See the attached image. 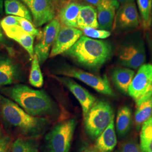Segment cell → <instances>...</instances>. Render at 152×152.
Wrapping results in <instances>:
<instances>
[{
	"label": "cell",
	"mask_w": 152,
	"mask_h": 152,
	"mask_svg": "<svg viewBox=\"0 0 152 152\" xmlns=\"http://www.w3.org/2000/svg\"><path fill=\"white\" fill-rule=\"evenodd\" d=\"M22 78L21 68L16 61L9 56H1L0 87L15 85Z\"/></svg>",
	"instance_id": "cell-14"
},
{
	"label": "cell",
	"mask_w": 152,
	"mask_h": 152,
	"mask_svg": "<svg viewBox=\"0 0 152 152\" xmlns=\"http://www.w3.org/2000/svg\"><path fill=\"white\" fill-rule=\"evenodd\" d=\"M139 147L142 152H152V116L141 126Z\"/></svg>",
	"instance_id": "cell-24"
},
{
	"label": "cell",
	"mask_w": 152,
	"mask_h": 152,
	"mask_svg": "<svg viewBox=\"0 0 152 152\" xmlns=\"http://www.w3.org/2000/svg\"><path fill=\"white\" fill-rule=\"evenodd\" d=\"M147 59L145 43L141 31L129 33L118 50L117 61L122 66L137 69L145 64Z\"/></svg>",
	"instance_id": "cell-4"
},
{
	"label": "cell",
	"mask_w": 152,
	"mask_h": 152,
	"mask_svg": "<svg viewBox=\"0 0 152 152\" xmlns=\"http://www.w3.org/2000/svg\"><path fill=\"white\" fill-rule=\"evenodd\" d=\"M34 38V36L24 32L18 35L13 39V40L15 41L18 44L20 45L27 51L31 59H33L34 55L33 47Z\"/></svg>",
	"instance_id": "cell-27"
},
{
	"label": "cell",
	"mask_w": 152,
	"mask_h": 152,
	"mask_svg": "<svg viewBox=\"0 0 152 152\" xmlns=\"http://www.w3.org/2000/svg\"><path fill=\"white\" fill-rule=\"evenodd\" d=\"M4 8L6 14L13 16H18L33 22L32 16L26 6L19 0H5Z\"/></svg>",
	"instance_id": "cell-21"
},
{
	"label": "cell",
	"mask_w": 152,
	"mask_h": 152,
	"mask_svg": "<svg viewBox=\"0 0 152 152\" xmlns=\"http://www.w3.org/2000/svg\"><path fill=\"white\" fill-rule=\"evenodd\" d=\"M111 78L115 86L121 92L127 94L135 75L134 70L124 66L115 67L111 71Z\"/></svg>",
	"instance_id": "cell-18"
},
{
	"label": "cell",
	"mask_w": 152,
	"mask_h": 152,
	"mask_svg": "<svg viewBox=\"0 0 152 152\" xmlns=\"http://www.w3.org/2000/svg\"><path fill=\"white\" fill-rule=\"evenodd\" d=\"M55 7L56 11H58L61 7H62L66 3L69 2L70 0H52Z\"/></svg>",
	"instance_id": "cell-33"
},
{
	"label": "cell",
	"mask_w": 152,
	"mask_h": 152,
	"mask_svg": "<svg viewBox=\"0 0 152 152\" xmlns=\"http://www.w3.org/2000/svg\"><path fill=\"white\" fill-rule=\"evenodd\" d=\"M0 118L22 137L37 139L43 135L51 124L49 118L33 117L17 104L0 94Z\"/></svg>",
	"instance_id": "cell-2"
},
{
	"label": "cell",
	"mask_w": 152,
	"mask_h": 152,
	"mask_svg": "<svg viewBox=\"0 0 152 152\" xmlns=\"http://www.w3.org/2000/svg\"><path fill=\"white\" fill-rule=\"evenodd\" d=\"M38 147L36 139L21 136L12 144L11 152H38Z\"/></svg>",
	"instance_id": "cell-25"
},
{
	"label": "cell",
	"mask_w": 152,
	"mask_h": 152,
	"mask_svg": "<svg viewBox=\"0 0 152 152\" xmlns=\"http://www.w3.org/2000/svg\"><path fill=\"white\" fill-rule=\"evenodd\" d=\"M152 116V95L141 103L136 105L135 122L137 130H139L142 124Z\"/></svg>",
	"instance_id": "cell-22"
},
{
	"label": "cell",
	"mask_w": 152,
	"mask_h": 152,
	"mask_svg": "<svg viewBox=\"0 0 152 152\" xmlns=\"http://www.w3.org/2000/svg\"><path fill=\"white\" fill-rule=\"evenodd\" d=\"M120 4L116 0H102L96 7L99 29L110 31Z\"/></svg>",
	"instance_id": "cell-15"
},
{
	"label": "cell",
	"mask_w": 152,
	"mask_h": 152,
	"mask_svg": "<svg viewBox=\"0 0 152 152\" xmlns=\"http://www.w3.org/2000/svg\"><path fill=\"white\" fill-rule=\"evenodd\" d=\"M61 24L58 18H55L45 27L39 42L34 47V53L38 58L40 64L48 59L52 45L59 32Z\"/></svg>",
	"instance_id": "cell-10"
},
{
	"label": "cell",
	"mask_w": 152,
	"mask_h": 152,
	"mask_svg": "<svg viewBox=\"0 0 152 152\" xmlns=\"http://www.w3.org/2000/svg\"><path fill=\"white\" fill-rule=\"evenodd\" d=\"M129 95L136 105L152 95V64H144L141 66L133 78L129 88Z\"/></svg>",
	"instance_id": "cell-8"
},
{
	"label": "cell",
	"mask_w": 152,
	"mask_h": 152,
	"mask_svg": "<svg viewBox=\"0 0 152 152\" xmlns=\"http://www.w3.org/2000/svg\"><path fill=\"white\" fill-rule=\"evenodd\" d=\"M149 40H150V47H151V55H152V36L151 37Z\"/></svg>",
	"instance_id": "cell-39"
},
{
	"label": "cell",
	"mask_w": 152,
	"mask_h": 152,
	"mask_svg": "<svg viewBox=\"0 0 152 152\" xmlns=\"http://www.w3.org/2000/svg\"><path fill=\"white\" fill-rule=\"evenodd\" d=\"M56 74L72 77L85 83L96 91L109 96H114V93L110 86L107 77L96 76L68 64L59 66Z\"/></svg>",
	"instance_id": "cell-7"
},
{
	"label": "cell",
	"mask_w": 152,
	"mask_h": 152,
	"mask_svg": "<svg viewBox=\"0 0 152 152\" xmlns=\"http://www.w3.org/2000/svg\"><path fill=\"white\" fill-rule=\"evenodd\" d=\"M83 33L85 35L86 37L93 39H105L108 38L111 35L110 31L95 29L91 28H86L82 30Z\"/></svg>",
	"instance_id": "cell-29"
},
{
	"label": "cell",
	"mask_w": 152,
	"mask_h": 152,
	"mask_svg": "<svg viewBox=\"0 0 152 152\" xmlns=\"http://www.w3.org/2000/svg\"><path fill=\"white\" fill-rule=\"evenodd\" d=\"M1 27L2 28L11 27L12 26L19 25L18 22V16L9 15L6 16L0 21Z\"/></svg>",
	"instance_id": "cell-31"
},
{
	"label": "cell",
	"mask_w": 152,
	"mask_h": 152,
	"mask_svg": "<svg viewBox=\"0 0 152 152\" xmlns=\"http://www.w3.org/2000/svg\"><path fill=\"white\" fill-rule=\"evenodd\" d=\"M83 1L86 2L87 4H88L89 5L97 7V6L99 5V4L100 2L102 0H83Z\"/></svg>",
	"instance_id": "cell-35"
},
{
	"label": "cell",
	"mask_w": 152,
	"mask_h": 152,
	"mask_svg": "<svg viewBox=\"0 0 152 152\" xmlns=\"http://www.w3.org/2000/svg\"><path fill=\"white\" fill-rule=\"evenodd\" d=\"M82 34V31L78 28L61 26L49 56L53 58L64 53L76 44Z\"/></svg>",
	"instance_id": "cell-12"
},
{
	"label": "cell",
	"mask_w": 152,
	"mask_h": 152,
	"mask_svg": "<svg viewBox=\"0 0 152 152\" xmlns=\"http://www.w3.org/2000/svg\"><path fill=\"white\" fill-rule=\"evenodd\" d=\"M80 152H96L93 147L88 145H85L82 147Z\"/></svg>",
	"instance_id": "cell-34"
},
{
	"label": "cell",
	"mask_w": 152,
	"mask_h": 152,
	"mask_svg": "<svg viewBox=\"0 0 152 152\" xmlns=\"http://www.w3.org/2000/svg\"><path fill=\"white\" fill-rule=\"evenodd\" d=\"M51 77L61 83L76 97L81 105L83 116L85 117L90 109L91 108L92 105L96 102V99L95 97L90 92H88L86 89L69 77L54 75H52Z\"/></svg>",
	"instance_id": "cell-13"
},
{
	"label": "cell",
	"mask_w": 152,
	"mask_h": 152,
	"mask_svg": "<svg viewBox=\"0 0 152 152\" xmlns=\"http://www.w3.org/2000/svg\"><path fill=\"white\" fill-rule=\"evenodd\" d=\"M82 6L76 1L70 0L61 7L57 11L61 25L77 28V19Z\"/></svg>",
	"instance_id": "cell-16"
},
{
	"label": "cell",
	"mask_w": 152,
	"mask_h": 152,
	"mask_svg": "<svg viewBox=\"0 0 152 152\" xmlns=\"http://www.w3.org/2000/svg\"><path fill=\"white\" fill-rule=\"evenodd\" d=\"M1 92L33 117L49 118L59 114L58 105L44 90L18 83L1 88Z\"/></svg>",
	"instance_id": "cell-1"
},
{
	"label": "cell",
	"mask_w": 152,
	"mask_h": 152,
	"mask_svg": "<svg viewBox=\"0 0 152 152\" xmlns=\"http://www.w3.org/2000/svg\"><path fill=\"white\" fill-rule=\"evenodd\" d=\"M21 1L31 12L35 27H41L55 18L56 10L52 0Z\"/></svg>",
	"instance_id": "cell-11"
},
{
	"label": "cell",
	"mask_w": 152,
	"mask_h": 152,
	"mask_svg": "<svg viewBox=\"0 0 152 152\" xmlns=\"http://www.w3.org/2000/svg\"><path fill=\"white\" fill-rule=\"evenodd\" d=\"M29 81L32 86L37 88L42 87L44 84V77L36 55H34L32 61Z\"/></svg>",
	"instance_id": "cell-26"
},
{
	"label": "cell",
	"mask_w": 152,
	"mask_h": 152,
	"mask_svg": "<svg viewBox=\"0 0 152 152\" xmlns=\"http://www.w3.org/2000/svg\"><path fill=\"white\" fill-rule=\"evenodd\" d=\"M151 31H152V9L151 12Z\"/></svg>",
	"instance_id": "cell-40"
},
{
	"label": "cell",
	"mask_w": 152,
	"mask_h": 152,
	"mask_svg": "<svg viewBox=\"0 0 152 152\" xmlns=\"http://www.w3.org/2000/svg\"><path fill=\"white\" fill-rule=\"evenodd\" d=\"M114 117L113 109L108 102L96 100L84 118V127L92 140H96Z\"/></svg>",
	"instance_id": "cell-5"
},
{
	"label": "cell",
	"mask_w": 152,
	"mask_h": 152,
	"mask_svg": "<svg viewBox=\"0 0 152 152\" xmlns=\"http://www.w3.org/2000/svg\"><path fill=\"white\" fill-rule=\"evenodd\" d=\"M118 152H142L138 144L133 140H128L123 142Z\"/></svg>",
	"instance_id": "cell-30"
},
{
	"label": "cell",
	"mask_w": 152,
	"mask_h": 152,
	"mask_svg": "<svg viewBox=\"0 0 152 152\" xmlns=\"http://www.w3.org/2000/svg\"><path fill=\"white\" fill-rule=\"evenodd\" d=\"M4 41H5V39H4L3 33L2 31V28L0 25V44H3Z\"/></svg>",
	"instance_id": "cell-37"
},
{
	"label": "cell",
	"mask_w": 152,
	"mask_h": 152,
	"mask_svg": "<svg viewBox=\"0 0 152 152\" xmlns=\"http://www.w3.org/2000/svg\"><path fill=\"white\" fill-rule=\"evenodd\" d=\"M117 142L114 117L108 127L96 139L93 148L96 152H112Z\"/></svg>",
	"instance_id": "cell-17"
},
{
	"label": "cell",
	"mask_w": 152,
	"mask_h": 152,
	"mask_svg": "<svg viewBox=\"0 0 152 152\" xmlns=\"http://www.w3.org/2000/svg\"><path fill=\"white\" fill-rule=\"evenodd\" d=\"M77 123L71 118L55 125L45 137V152H69Z\"/></svg>",
	"instance_id": "cell-6"
},
{
	"label": "cell",
	"mask_w": 152,
	"mask_h": 152,
	"mask_svg": "<svg viewBox=\"0 0 152 152\" xmlns=\"http://www.w3.org/2000/svg\"><path fill=\"white\" fill-rule=\"evenodd\" d=\"M99 28L96 9L91 5H82L77 19V28Z\"/></svg>",
	"instance_id": "cell-19"
},
{
	"label": "cell",
	"mask_w": 152,
	"mask_h": 152,
	"mask_svg": "<svg viewBox=\"0 0 152 152\" xmlns=\"http://www.w3.org/2000/svg\"><path fill=\"white\" fill-rule=\"evenodd\" d=\"M141 26L140 19L135 2L121 5L117 9L112 31L117 33L132 32Z\"/></svg>",
	"instance_id": "cell-9"
},
{
	"label": "cell",
	"mask_w": 152,
	"mask_h": 152,
	"mask_svg": "<svg viewBox=\"0 0 152 152\" xmlns=\"http://www.w3.org/2000/svg\"><path fill=\"white\" fill-rule=\"evenodd\" d=\"M11 140L7 136H3L0 139V152H11Z\"/></svg>",
	"instance_id": "cell-32"
},
{
	"label": "cell",
	"mask_w": 152,
	"mask_h": 152,
	"mask_svg": "<svg viewBox=\"0 0 152 152\" xmlns=\"http://www.w3.org/2000/svg\"><path fill=\"white\" fill-rule=\"evenodd\" d=\"M132 123V112L127 106H124L118 110L115 122V129L120 137L125 136L130 130Z\"/></svg>",
	"instance_id": "cell-20"
},
{
	"label": "cell",
	"mask_w": 152,
	"mask_h": 152,
	"mask_svg": "<svg viewBox=\"0 0 152 152\" xmlns=\"http://www.w3.org/2000/svg\"><path fill=\"white\" fill-rule=\"evenodd\" d=\"M3 7H4L3 0H0V14H1L3 12Z\"/></svg>",
	"instance_id": "cell-38"
},
{
	"label": "cell",
	"mask_w": 152,
	"mask_h": 152,
	"mask_svg": "<svg viewBox=\"0 0 152 152\" xmlns=\"http://www.w3.org/2000/svg\"><path fill=\"white\" fill-rule=\"evenodd\" d=\"M116 1L118 2V3L120 4V5L127 4V3L135 2V0H116Z\"/></svg>",
	"instance_id": "cell-36"
},
{
	"label": "cell",
	"mask_w": 152,
	"mask_h": 152,
	"mask_svg": "<svg viewBox=\"0 0 152 152\" xmlns=\"http://www.w3.org/2000/svg\"><path fill=\"white\" fill-rule=\"evenodd\" d=\"M18 22L20 26L25 32L34 37H36L39 39L41 38L42 33L41 32L37 29L33 24L32 22L29 21L26 19L20 17H18Z\"/></svg>",
	"instance_id": "cell-28"
},
{
	"label": "cell",
	"mask_w": 152,
	"mask_h": 152,
	"mask_svg": "<svg viewBox=\"0 0 152 152\" xmlns=\"http://www.w3.org/2000/svg\"><path fill=\"white\" fill-rule=\"evenodd\" d=\"M2 133H1V130H0V139H1V137H2Z\"/></svg>",
	"instance_id": "cell-41"
},
{
	"label": "cell",
	"mask_w": 152,
	"mask_h": 152,
	"mask_svg": "<svg viewBox=\"0 0 152 152\" xmlns=\"http://www.w3.org/2000/svg\"><path fill=\"white\" fill-rule=\"evenodd\" d=\"M136 2L141 27L145 32L150 31L152 0H136Z\"/></svg>",
	"instance_id": "cell-23"
},
{
	"label": "cell",
	"mask_w": 152,
	"mask_h": 152,
	"mask_svg": "<svg viewBox=\"0 0 152 152\" xmlns=\"http://www.w3.org/2000/svg\"><path fill=\"white\" fill-rule=\"evenodd\" d=\"M113 48L108 42L81 36L64 55L78 65L97 71L110 58Z\"/></svg>",
	"instance_id": "cell-3"
}]
</instances>
